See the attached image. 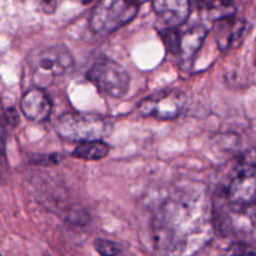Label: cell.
I'll return each mask as SVG.
<instances>
[{"label": "cell", "mask_w": 256, "mask_h": 256, "mask_svg": "<svg viewBox=\"0 0 256 256\" xmlns=\"http://www.w3.org/2000/svg\"><path fill=\"white\" fill-rule=\"evenodd\" d=\"M214 226L206 196L179 192L162 202L152 222L158 248L178 255L194 254L210 240Z\"/></svg>", "instance_id": "6da1fadb"}, {"label": "cell", "mask_w": 256, "mask_h": 256, "mask_svg": "<svg viewBox=\"0 0 256 256\" xmlns=\"http://www.w3.org/2000/svg\"><path fill=\"white\" fill-rule=\"evenodd\" d=\"M32 82L44 89L68 74L74 66V56L64 45H52L34 50L28 56Z\"/></svg>", "instance_id": "7a4b0ae2"}, {"label": "cell", "mask_w": 256, "mask_h": 256, "mask_svg": "<svg viewBox=\"0 0 256 256\" xmlns=\"http://www.w3.org/2000/svg\"><path fill=\"white\" fill-rule=\"evenodd\" d=\"M56 132L69 142H94L106 138L112 132V124L99 115L68 112L58 120Z\"/></svg>", "instance_id": "3957f363"}, {"label": "cell", "mask_w": 256, "mask_h": 256, "mask_svg": "<svg viewBox=\"0 0 256 256\" xmlns=\"http://www.w3.org/2000/svg\"><path fill=\"white\" fill-rule=\"evenodd\" d=\"M148 0H102L92 10L90 28L99 35H108L132 22Z\"/></svg>", "instance_id": "277c9868"}, {"label": "cell", "mask_w": 256, "mask_h": 256, "mask_svg": "<svg viewBox=\"0 0 256 256\" xmlns=\"http://www.w3.org/2000/svg\"><path fill=\"white\" fill-rule=\"evenodd\" d=\"M86 78L100 92L114 99H120L129 92V74L112 60H100L95 62L88 72Z\"/></svg>", "instance_id": "5b68a950"}, {"label": "cell", "mask_w": 256, "mask_h": 256, "mask_svg": "<svg viewBox=\"0 0 256 256\" xmlns=\"http://www.w3.org/2000/svg\"><path fill=\"white\" fill-rule=\"evenodd\" d=\"M226 200L235 212L245 214L256 202V166L242 162L226 188Z\"/></svg>", "instance_id": "8992f818"}, {"label": "cell", "mask_w": 256, "mask_h": 256, "mask_svg": "<svg viewBox=\"0 0 256 256\" xmlns=\"http://www.w3.org/2000/svg\"><path fill=\"white\" fill-rule=\"evenodd\" d=\"M184 106V96L179 92H159L148 96L139 104L140 114L144 116H154L160 120H172L179 116Z\"/></svg>", "instance_id": "52a82bcc"}, {"label": "cell", "mask_w": 256, "mask_h": 256, "mask_svg": "<svg viewBox=\"0 0 256 256\" xmlns=\"http://www.w3.org/2000/svg\"><path fill=\"white\" fill-rule=\"evenodd\" d=\"M20 110L26 119L42 122L50 116L52 102L42 89L35 86L22 95L20 100Z\"/></svg>", "instance_id": "ba28073f"}, {"label": "cell", "mask_w": 256, "mask_h": 256, "mask_svg": "<svg viewBox=\"0 0 256 256\" xmlns=\"http://www.w3.org/2000/svg\"><path fill=\"white\" fill-rule=\"evenodd\" d=\"M158 16L170 28H179L190 14V0H152Z\"/></svg>", "instance_id": "9c48e42d"}, {"label": "cell", "mask_w": 256, "mask_h": 256, "mask_svg": "<svg viewBox=\"0 0 256 256\" xmlns=\"http://www.w3.org/2000/svg\"><path fill=\"white\" fill-rule=\"evenodd\" d=\"M205 36L206 29L202 25H194L182 32L178 30L176 55H179L184 62H190L202 45Z\"/></svg>", "instance_id": "30bf717a"}, {"label": "cell", "mask_w": 256, "mask_h": 256, "mask_svg": "<svg viewBox=\"0 0 256 256\" xmlns=\"http://www.w3.org/2000/svg\"><path fill=\"white\" fill-rule=\"evenodd\" d=\"M245 32V22L235 18V15L218 22L216 42L220 49L225 50L239 42Z\"/></svg>", "instance_id": "8fae6325"}, {"label": "cell", "mask_w": 256, "mask_h": 256, "mask_svg": "<svg viewBox=\"0 0 256 256\" xmlns=\"http://www.w3.org/2000/svg\"><path fill=\"white\" fill-rule=\"evenodd\" d=\"M194 2L202 14L214 22L235 15V5L232 0H194Z\"/></svg>", "instance_id": "7c38bea8"}, {"label": "cell", "mask_w": 256, "mask_h": 256, "mask_svg": "<svg viewBox=\"0 0 256 256\" xmlns=\"http://www.w3.org/2000/svg\"><path fill=\"white\" fill-rule=\"evenodd\" d=\"M110 152V146L102 140H94V142H79L75 150L72 152V156L82 160H100L104 159Z\"/></svg>", "instance_id": "4fadbf2b"}, {"label": "cell", "mask_w": 256, "mask_h": 256, "mask_svg": "<svg viewBox=\"0 0 256 256\" xmlns=\"http://www.w3.org/2000/svg\"><path fill=\"white\" fill-rule=\"evenodd\" d=\"M94 246L102 256H129L119 244L110 240L96 239L94 242Z\"/></svg>", "instance_id": "5bb4252c"}, {"label": "cell", "mask_w": 256, "mask_h": 256, "mask_svg": "<svg viewBox=\"0 0 256 256\" xmlns=\"http://www.w3.org/2000/svg\"><path fill=\"white\" fill-rule=\"evenodd\" d=\"M6 116L0 112V164L5 159V144H6V130H5Z\"/></svg>", "instance_id": "9a60e30c"}, {"label": "cell", "mask_w": 256, "mask_h": 256, "mask_svg": "<svg viewBox=\"0 0 256 256\" xmlns=\"http://www.w3.org/2000/svg\"><path fill=\"white\" fill-rule=\"evenodd\" d=\"M40 10L45 14H52L56 10L60 0H36Z\"/></svg>", "instance_id": "2e32d148"}, {"label": "cell", "mask_w": 256, "mask_h": 256, "mask_svg": "<svg viewBox=\"0 0 256 256\" xmlns=\"http://www.w3.org/2000/svg\"><path fill=\"white\" fill-rule=\"evenodd\" d=\"M245 215L249 218V220L252 222V224L256 225V202L252 208H249V209L245 212Z\"/></svg>", "instance_id": "e0dca14e"}, {"label": "cell", "mask_w": 256, "mask_h": 256, "mask_svg": "<svg viewBox=\"0 0 256 256\" xmlns=\"http://www.w3.org/2000/svg\"><path fill=\"white\" fill-rule=\"evenodd\" d=\"M232 256H256V252H235Z\"/></svg>", "instance_id": "ac0fdd59"}, {"label": "cell", "mask_w": 256, "mask_h": 256, "mask_svg": "<svg viewBox=\"0 0 256 256\" xmlns=\"http://www.w3.org/2000/svg\"><path fill=\"white\" fill-rule=\"evenodd\" d=\"M72 2H82V4H85V2H92V0H72Z\"/></svg>", "instance_id": "d6986e66"}, {"label": "cell", "mask_w": 256, "mask_h": 256, "mask_svg": "<svg viewBox=\"0 0 256 256\" xmlns=\"http://www.w3.org/2000/svg\"><path fill=\"white\" fill-rule=\"evenodd\" d=\"M0 256H2V255H0Z\"/></svg>", "instance_id": "ffe728a7"}, {"label": "cell", "mask_w": 256, "mask_h": 256, "mask_svg": "<svg viewBox=\"0 0 256 256\" xmlns=\"http://www.w3.org/2000/svg\"></svg>", "instance_id": "44dd1931"}]
</instances>
